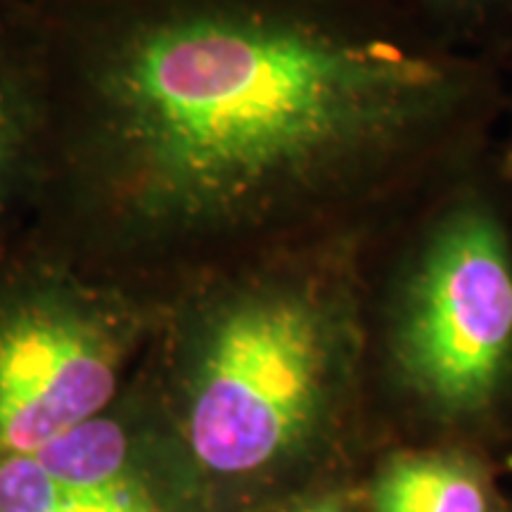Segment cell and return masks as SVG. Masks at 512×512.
<instances>
[{
  "label": "cell",
  "instance_id": "obj_1",
  "mask_svg": "<svg viewBox=\"0 0 512 512\" xmlns=\"http://www.w3.org/2000/svg\"><path fill=\"white\" fill-rule=\"evenodd\" d=\"M46 140L27 238L164 306L306 249L358 166L453 86L368 0H27Z\"/></svg>",
  "mask_w": 512,
  "mask_h": 512
},
{
  "label": "cell",
  "instance_id": "obj_2",
  "mask_svg": "<svg viewBox=\"0 0 512 512\" xmlns=\"http://www.w3.org/2000/svg\"><path fill=\"white\" fill-rule=\"evenodd\" d=\"M311 247L197 280L162 306L150 387L192 463L247 477L292 458L328 418L344 354Z\"/></svg>",
  "mask_w": 512,
  "mask_h": 512
},
{
  "label": "cell",
  "instance_id": "obj_3",
  "mask_svg": "<svg viewBox=\"0 0 512 512\" xmlns=\"http://www.w3.org/2000/svg\"><path fill=\"white\" fill-rule=\"evenodd\" d=\"M162 306L88 278L24 235L0 252V460L107 413Z\"/></svg>",
  "mask_w": 512,
  "mask_h": 512
},
{
  "label": "cell",
  "instance_id": "obj_4",
  "mask_svg": "<svg viewBox=\"0 0 512 512\" xmlns=\"http://www.w3.org/2000/svg\"><path fill=\"white\" fill-rule=\"evenodd\" d=\"M512 354V261L482 209L458 211L427 245L399 328L403 373L434 406L467 413L501 384Z\"/></svg>",
  "mask_w": 512,
  "mask_h": 512
},
{
  "label": "cell",
  "instance_id": "obj_5",
  "mask_svg": "<svg viewBox=\"0 0 512 512\" xmlns=\"http://www.w3.org/2000/svg\"><path fill=\"white\" fill-rule=\"evenodd\" d=\"M188 453L145 380L107 413L0 460V512H200Z\"/></svg>",
  "mask_w": 512,
  "mask_h": 512
},
{
  "label": "cell",
  "instance_id": "obj_6",
  "mask_svg": "<svg viewBox=\"0 0 512 512\" xmlns=\"http://www.w3.org/2000/svg\"><path fill=\"white\" fill-rule=\"evenodd\" d=\"M46 74L27 0L0 5V252L27 235L41 183Z\"/></svg>",
  "mask_w": 512,
  "mask_h": 512
},
{
  "label": "cell",
  "instance_id": "obj_7",
  "mask_svg": "<svg viewBox=\"0 0 512 512\" xmlns=\"http://www.w3.org/2000/svg\"><path fill=\"white\" fill-rule=\"evenodd\" d=\"M373 512H489L475 467L444 453L394 458L377 477Z\"/></svg>",
  "mask_w": 512,
  "mask_h": 512
},
{
  "label": "cell",
  "instance_id": "obj_8",
  "mask_svg": "<svg viewBox=\"0 0 512 512\" xmlns=\"http://www.w3.org/2000/svg\"><path fill=\"white\" fill-rule=\"evenodd\" d=\"M430 17L453 24H489L512 17V0H411Z\"/></svg>",
  "mask_w": 512,
  "mask_h": 512
},
{
  "label": "cell",
  "instance_id": "obj_9",
  "mask_svg": "<svg viewBox=\"0 0 512 512\" xmlns=\"http://www.w3.org/2000/svg\"><path fill=\"white\" fill-rule=\"evenodd\" d=\"M292 512H344V508L342 503L335 501V498H318V501L299 505V508H294Z\"/></svg>",
  "mask_w": 512,
  "mask_h": 512
},
{
  "label": "cell",
  "instance_id": "obj_10",
  "mask_svg": "<svg viewBox=\"0 0 512 512\" xmlns=\"http://www.w3.org/2000/svg\"><path fill=\"white\" fill-rule=\"evenodd\" d=\"M3 3H8V0H0V5H3Z\"/></svg>",
  "mask_w": 512,
  "mask_h": 512
}]
</instances>
